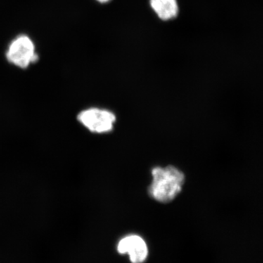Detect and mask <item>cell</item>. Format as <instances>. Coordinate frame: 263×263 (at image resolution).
<instances>
[{"label": "cell", "mask_w": 263, "mask_h": 263, "mask_svg": "<svg viewBox=\"0 0 263 263\" xmlns=\"http://www.w3.org/2000/svg\"><path fill=\"white\" fill-rule=\"evenodd\" d=\"M150 5L157 16L163 21L174 18L179 13L177 0H150Z\"/></svg>", "instance_id": "5b68a950"}, {"label": "cell", "mask_w": 263, "mask_h": 263, "mask_svg": "<svg viewBox=\"0 0 263 263\" xmlns=\"http://www.w3.org/2000/svg\"><path fill=\"white\" fill-rule=\"evenodd\" d=\"M77 121L90 133L104 134L114 129L117 117L113 112L106 109L92 107L79 112Z\"/></svg>", "instance_id": "7a4b0ae2"}, {"label": "cell", "mask_w": 263, "mask_h": 263, "mask_svg": "<svg viewBox=\"0 0 263 263\" xmlns=\"http://www.w3.org/2000/svg\"><path fill=\"white\" fill-rule=\"evenodd\" d=\"M120 254H128L133 263H141L148 255V247L146 242L139 235H131L124 237L117 246Z\"/></svg>", "instance_id": "277c9868"}, {"label": "cell", "mask_w": 263, "mask_h": 263, "mask_svg": "<svg viewBox=\"0 0 263 263\" xmlns=\"http://www.w3.org/2000/svg\"><path fill=\"white\" fill-rule=\"evenodd\" d=\"M97 1L100 3H108V2L110 1V0H97Z\"/></svg>", "instance_id": "8992f818"}, {"label": "cell", "mask_w": 263, "mask_h": 263, "mask_svg": "<svg viewBox=\"0 0 263 263\" xmlns=\"http://www.w3.org/2000/svg\"><path fill=\"white\" fill-rule=\"evenodd\" d=\"M152 174L153 180L148 188V193L157 201L167 203L174 200L181 193L185 176L174 166L156 167L152 169Z\"/></svg>", "instance_id": "6da1fadb"}, {"label": "cell", "mask_w": 263, "mask_h": 263, "mask_svg": "<svg viewBox=\"0 0 263 263\" xmlns=\"http://www.w3.org/2000/svg\"><path fill=\"white\" fill-rule=\"evenodd\" d=\"M6 58L12 65L22 69L37 62L38 55L32 40L26 34L17 36L8 46Z\"/></svg>", "instance_id": "3957f363"}]
</instances>
